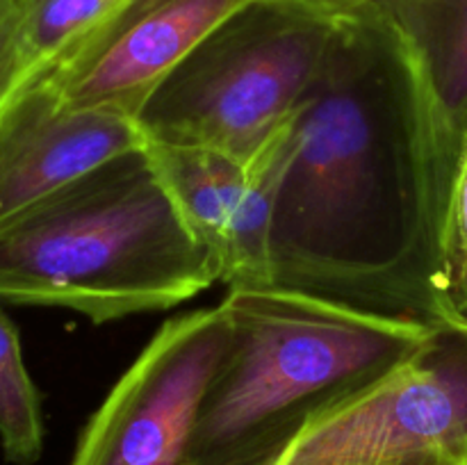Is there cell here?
I'll use <instances>...</instances> for the list:
<instances>
[{"instance_id":"cell-1","label":"cell","mask_w":467,"mask_h":465,"mask_svg":"<svg viewBox=\"0 0 467 465\" xmlns=\"http://www.w3.org/2000/svg\"><path fill=\"white\" fill-rule=\"evenodd\" d=\"M459 158L386 14L374 5L342 14L292 117L272 285L431 326L463 315L442 253Z\"/></svg>"},{"instance_id":"cell-2","label":"cell","mask_w":467,"mask_h":465,"mask_svg":"<svg viewBox=\"0 0 467 465\" xmlns=\"http://www.w3.org/2000/svg\"><path fill=\"white\" fill-rule=\"evenodd\" d=\"M222 305L231 340L182 465H272L310 424L401 367L433 328L278 285L233 287Z\"/></svg>"},{"instance_id":"cell-3","label":"cell","mask_w":467,"mask_h":465,"mask_svg":"<svg viewBox=\"0 0 467 465\" xmlns=\"http://www.w3.org/2000/svg\"><path fill=\"white\" fill-rule=\"evenodd\" d=\"M222 281L146 146L121 153L0 226V301L94 324L167 310Z\"/></svg>"},{"instance_id":"cell-4","label":"cell","mask_w":467,"mask_h":465,"mask_svg":"<svg viewBox=\"0 0 467 465\" xmlns=\"http://www.w3.org/2000/svg\"><path fill=\"white\" fill-rule=\"evenodd\" d=\"M296 0H249L201 39L135 114L144 141L251 162L295 117L337 18Z\"/></svg>"},{"instance_id":"cell-5","label":"cell","mask_w":467,"mask_h":465,"mask_svg":"<svg viewBox=\"0 0 467 465\" xmlns=\"http://www.w3.org/2000/svg\"><path fill=\"white\" fill-rule=\"evenodd\" d=\"M272 465H467V315L349 404L310 424Z\"/></svg>"},{"instance_id":"cell-6","label":"cell","mask_w":467,"mask_h":465,"mask_svg":"<svg viewBox=\"0 0 467 465\" xmlns=\"http://www.w3.org/2000/svg\"><path fill=\"white\" fill-rule=\"evenodd\" d=\"M228 340L222 304L167 319L85 424L71 465H182Z\"/></svg>"},{"instance_id":"cell-7","label":"cell","mask_w":467,"mask_h":465,"mask_svg":"<svg viewBox=\"0 0 467 465\" xmlns=\"http://www.w3.org/2000/svg\"><path fill=\"white\" fill-rule=\"evenodd\" d=\"M290 140L292 121L251 162L203 146L144 141L173 203L217 258L228 290L272 285L269 235Z\"/></svg>"},{"instance_id":"cell-8","label":"cell","mask_w":467,"mask_h":465,"mask_svg":"<svg viewBox=\"0 0 467 465\" xmlns=\"http://www.w3.org/2000/svg\"><path fill=\"white\" fill-rule=\"evenodd\" d=\"M244 3L123 0L35 85L73 108H109L135 119L155 85Z\"/></svg>"},{"instance_id":"cell-9","label":"cell","mask_w":467,"mask_h":465,"mask_svg":"<svg viewBox=\"0 0 467 465\" xmlns=\"http://www.w3.org/2000/svg\"><path fill=\"white\" fill-rule=\"evenodd\" d=\"M144 146L130 114L73 108L35 85L0 112V226L121 153Z\"/></svg>"},{"instance_id":"cell-10","label":"cell","mask_w":467,"mask_h":465,"mask_svg":"<svg viewBox=\"0 0 467 465\" xmlns=\"http://www.w3.org/2000/svg\"><path fill=\"white\" fill-rule=\"evenodd\" d=\"M427 80L442 135L456 153L467 140V0H374Z\"/></svg>"},{"instance_id":"cell-11","label":"cell","mask_w":467,"mask_h":465,"mask_svg":"<svg viewBox=\"0 0 467 465\" xmlns=\"http://www.w3.org/2000/svg\"><path fill=\"white\" fill-rule=\"evenodd\" d=\"M121 3L123 0H14L18 16V64L7 103L71 55Z\"/></svg>"},{"instance_id":"cell-12","label":"cell","mask_w":467,"mask_h":465,"mask_svg":"<svg viewBox=\"0 0 467 465\" xmlns=\"http://www.w3.org/2000/svg\"><path fill=\"white\" fill-rule=\"evenodd\" d=\"M44 440L41 392L27 372L16 324L0 308V447L9 463L35 465Z\"/></svg>"},{"instance_id":"cell-13","label":"cell","mask_w":467,"mask_h":465,"mask_svg":"<svg viewBox=\"0 0 467 465\" xmlns=\"http://www.w3.org/2000/svg\"><path fill=\"white\" fill-rule=\"evenodd\" d=\"M442 253H445L447 290L456 310L467 315V140L447 201Z\"/></svg>"},{"instance_id":"cell-14","label":"cell","mask_w":467,"mask_h":465,"mask_svg":"<svg viewBox=\"0 0 467 465\" xmlns=\"http://www.w3.org/2000/svg\"><path fill=\"white\" fill-rule=\"evenodd\" d=\"M18 16L14 0H0V112L7 105L16 82Z\"/></svg>"},{"instance_id":"cell-15","label":"cell","mask_w":467,"mask_h":465,"mask_svg":"<svg viewBox=\"0 0 467 465\" xmlns=\"http://www.w3.org/2000/svg\"><path fill=\"white\" fill-rule=\"evenodd\" d=\"M296 3L310 5V7L324 9V12L331 14H347V12H356L360 7H368L372 5L374 0H296Z\"/></svg>"}]
</instances>
